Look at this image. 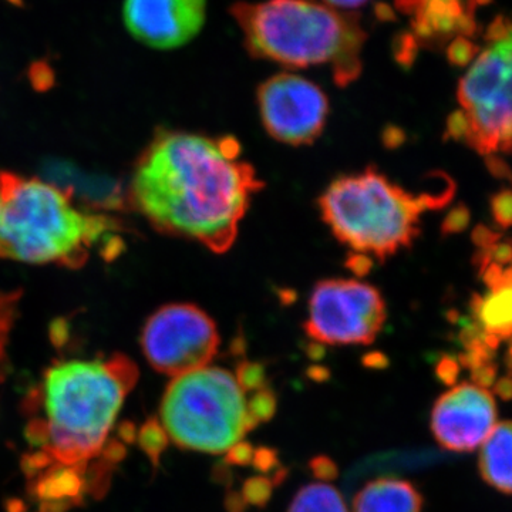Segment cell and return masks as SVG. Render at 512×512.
<instances>
[{
	"label": "cell",
	"mask_w": 512,
	"mask_h": 512,
	"mask_svg": "<svg viewBox=\"0 0 512 512\" xmlns=\"http://www.w3.org/2000/svg\"><path fill=\"white\" fill-rule=\"evenodd\" d=\"M484 298L481 295H478V293H473V296H471L470 303H468V306H470L471 315H473V319L477 320L478 322V316H480L481 308H483Z\"/></svg>",
	"instance_id": "41"
},
{
	"label": "cell",
	"mask_w": 512,
	"mask_h": 512,
	"mask_svg": "<svg viewBox=\"0 0 512 512\" xmlns=\"http://www.w3.org/2000/svg\"><path fill=\"white\" fill-rule=\"evenodd\" d=\"M485 42L458 84L457 99L471 121L468 147L487 157L512 153V18L498 16Z\"/></svg>",
	"instance_id": "7"
},
{
	"label": "cell",
	"mask_w": 512,
	"mask_h": 512,
	"mask_svg": "<svg viewBox=\"0 0 512 512\" xmlns=\"http://www.w3.org/2000/svg\"><path fill=\"white\" fill-rule=\"evenodd\" d=\"M16 296L0 293V382L8 375L9 365L6 356L10 329L15 318Z\"/></svg>",
	"instance_id": "21"
},
{
	"label": "cell",
	"mask_w": 512,
	"mask_h": 512,
	"mask_svg": "<svg viewBox=\"0 0 512 512\" xmlns=\"http://www.w3.org/2000/svg\"><path fill=\"white\" fill-rule=\"evenodd\" d=\"M262 187L237 138L170 130L160 131L138 158L130 198L163 234L224 254Z\"/></svg>",
	"instance_id": "1"
},
{
	"label": "cell",
	"mask_w": 512,
	"mask_h": 512,
	"mask_svg": "<svg viewBox=\"0 0 512 512\" xmlns=\"http://www.w3.org/2000/svg\"><path fill=\"white\" fill-rule=\"evenodd\" d=\"M471 222V211L466 204L460 202L453 208L443 222H441V235L448 237V235L460 234L466 231Z\"/></svg>",
	"instance_id": "25"
},
{
	"label": "cell",
	"mask_w": 512,
	"mask_h": 512,
	"mask_svg": "<svg viewBox=\"0 0 512 512\" xmlns=\"http://www.w3.org/2000/svg\"><path fill=\"white\" fill-rule=\"evenodd\" d=\"M84 468L50 466L35 476L36 500L43 512H62L82 500L86 490Z\"/></svg>",
	"instance_id": "15"
},
{
	"label": "cell",
	"mask_w": 512,
	"mask_h": 512,
	"mask_svg": "<svg viewBox=\"0 0 512 512\" xmlns=\"http://www.w3.org/2000/svg\"><path fill=\"white\" fill-rule=\"evenodd\" d=\"M256 101L266 133L288 146H311L328 123V96L298 74L269 77L258 87Z\"/></svg>",
	"instance_id": "10"
},
{
	"label": "cell",
	"mask_w": 512,
	"mask_h": 512,
	"mask_svg": "<svg viewBox=\"0 0 512 512\" xmlns=\"http://www.w3.org/2000/svg\"><path fill=\"white\" fill-rule=\"evenodd\" d=\"M278 407V397L272 387L256 390L251 399L247 400L248 426L254 430L261 423L274 419Z\"/></svg>",
	"instance_id": "20"
},
{
	"label": "cell",
	"mask_w": 512,
	"mask_h": 512,
	"mask_svg": "<svg viewBox=\"0 0 512 512\" xmlns=\"http://www.w3.org/2000/svg\"><path fill=\"white\" fill-rule=\"evenodd\" d=\"M217 323L194 303H170L148 318L141 348L151 367L167 376H183L207 367L217 356Z\"/></svg>",
	"instance_id": "9"
},
{
	"label": "cell",
	"mask_w": 512,
	"mask_h": 512,
	"mask_svg": "<svg viewBox=\"0 0 512 512\" xmlns=\"http://www.w3.org/2000/svg\"><path fill=\"white\" fill-rule=\"evenodd\" d=\"M491 256L495 264L501 266L512 264V238L491 247Z\"/></svg>",
	"instance_id": "35"
},
{
	"label": "cell",
	"mask_w": 512,
	"mask_h": 512,
	"mask_svg": "<svg viewBox=\"0 0 512 512\" xmlns=\"http://www.w3.org/2000/svg\"><path fill=\"white\" fill-rule=\"evenodd\" d=\"M237 382L244 393L256 392V390L268 387L265 367L261 363L242 362L237 367Z\"/></svg>",
	"instance_id": "23"
},
{
	"label": "cell",
	"mask_w": 512,
	"mask_h": 512,
	"mask_svg": "<svg viewBox=\"0 0 512 512\" xmlns=\"http://www.w3.org/2000/svg\"><path fill=\"white\" fill-rule=\"evenodd\" d=\"M478 53H480V47L468 42L467 39L453 40L447 50L448 62L453 66L466 67L473 62Z\"/></svg>",
	"instance_id": "27"
},
{
	"label": "cell",
	"mask_w": 512,
	"mask_h": 512,
	"mask_svg": "<svg viewBox=\"0 0 512 512\" xmlns=\"http://www.w3.org/2000/svg\"><path fill=\"white\" fill-rule=\"evenodd\" d=\"M497 373V365L487 363V365L471 370V380H473V384H476V386L487 390L488 387H493L495 382H497Z\"/></svg>",
	"instance_id": "33"
},
{
	"label": "cell",
	"mask_w": 512,
	"mask_h": 512,
	"mask_svg": "<svg viewBox=\"0 0 512 512\" xmlns=\"http://www.w3.org/2000/svg\"><path fill=\"white\" fill-rule=\"evenodd\" d=\"M288 512H349L338 488L325 483L303 485L295 494Z\"/></svg>",
	"instance_id": "17"
},
{
	"label": "cell",
	"mask_w": 512,
	"mask_h": 512,
	"mask_svg": "<svg viewBox=\"0 0 512 512\" xmlns=\"http://www.w3.org/2000/svg\"><path fill=\"white\" fill-rule=\"evenodd\" d=\"M229 12L256 59L288 69L328 66L340 87L362 73L366 32L356 13L315 0L238 2Z\"/></svg>",
	"instance_id": "3"
},
{
	"label": "cell",
	"mask_w": 512,
	"mask_h": 512,
	"mask_svg": "<svg viewBox=\"0 0 512 512\" xmlns=\"http://www.w3.org/2000/svg\"><path fill=\"white\" fill-rule=\"evenodd\" d=\"M511 339H512V336H511Z\"/></svg>",
	"instance_id": "45"
},
{
	"label": "cell",
	"mask_w": 512,
	"mask_h": 512,
	"mask_svg": "<svg viewBox=\"0 0 512 512\" xmlns=\"http://www.w3.org/2000/svg\"><path fill=\"white\" fill-rule=\"evenodd\" d=\"M254 451L252 444L241 441V443L235 444L234 447L229 448L227 457H225V464H227L228 467H247L249 464H252Z\"/></svg>",
	"instance_id": "31"
},
{
	"label": "cell",
	"mask_w": 512,
	"mask_h": 512,
	"mask_svg": "<svg viewBox=\"0 0 512 512\" xmlns=\"http://www.w3.org/2000/svg\"><path fill=\"white\" fill-rule=\"evenodd\" d=\"M490 211L498 228H512V190L503 188L490 198Z\"/></svg>",
	"instance_id": "24"
},
{
	"label": "cell",
	"mask_w": 512,
	"mask_h": 512,
	"mask_svg": "<svg viewBox=\"0 0 512 512\" xmlns=\"http://www.w3.org/2000/svg\"><path fill=\"white\" fill-rule=\"evenodd\" d=\"M446 316H447L448 322H451V323H458V322H460V319H461L460 313H458L456 311V309H451V311H448L446 313Z\"/></svg>",
	"instance_id": "43"
},
{
	"label": "cell",
	"mask_w": 512,
	"mask_h": 512,
	"mask_svg": "<svg viewBox=\"0 0 512 512\" xmlns=\"http://www.w3.org/2000/svg\"><path fill=\"white\" fill-rule=\"evenodd\" d=\"M478 470L494 490L512 494V421L495 424L481 446Z\"/></svg>",
	"instance_id": "16"
},
{
	"label": "cell",
	"mask_w": 512,
	"mask_h": 512,
	"mask_svg": "<svg viewBox=\"0 0 512 512\" xmlns=\"http://www.w3.org/2000/svg\"><path fill=\"white\" fill-rule=\"evenodd\" d=\"M252 464H254L255 470L262 474H274L279 468L284 467L279 463L278 451L271 447L256 448Z\"/></svg>",
	"instance_id": "28"
},
{
	"label": "cell",
	"mask_w": 512,
	"mask_h": 512,
	"mask_svg": "<svg viewBox=\"0 0 512 512\" xmlns=\"http://www.w3.org/2000/svg\"><path fill=\"white\" fill-rule=\"evenodd\" d=\"M471 136V121L464 110H456L448 116L444 141H464L467 144Z\"/></svg>",
	"instance_id": "26"
},
{
	"label": "cell",
	"mask_w": 512,
	"mask_h": 512,
	"mask_svg": "<svg viewBox=\"0 0 512 512\" xmlns=\"http://www.w3.org/2000/svg\"><path fill=\"white\" fill-rule=\"evenodd\" d=\"M3 204V191H2V180H0V211H2Z\"/></svg>",
	"instance_id": "44"
},
{
	"label": "cell",
	"mask_w": 512,
	"mask_h": 512,
	"mask_svg": "<svg viewBox=\"0 0 512 512\" xmlns=\"http://www.w3.org/2000/svg\"><path fill=\"white\" fill-rule=\"evenodd\" d=\"M424 498L416 485L403 478L369 481L353 498L352 512H421Z\"/></svg>",
	"instance_id": "14"
},
{
	"label": "cell",
	"mask_w": 512,
	"mask_h": 512,
	"mask_svg": "<svg viewBox=\"0 0 512 512\" xmlns=\"http://www.w3.org/2000/svg\"><path fill=\"white\" fill-rule=\"evenodd\" d=\"M123 16L138 42L158 50L177 49L204 28L207 0H126Z\"/></svg>",
	"instance_id": "12"
},
{
	"label": "cell",
	"mask_w": 512,
	"mask_h": 512,
	"mask_svg": "<svg viewBox=\"0 0 512 512\" xmlns=\"http://www.w3.org/2000/svg\"><path fill=\"white\" fill-rule=\"evenodd\" d=\"M485 167H487L488 173L497 180L512 183V168L503 158L490 154L485 157Z\"/></svg>",
	"instance_id": "34"
},
{
	"label": "cell",
	"mask_w": 512,
	"mask_h": 512,
	"mask_svg": "<svg viewBox=\"0 0 512 512\" xmlns=\"http://www.w3.org/2000/svg\"><path fill=\"white\" fill-rule=\"evenodd\" d=\"M319 210L340 244L367 261L384 262L412 248L429 207L423 194L414 195L369 167L333 180L320 195Z\"/></svg>",
	"instance_id": "5"
},
{
	"label": "cell",
	"mask_w": 512,
	"mask_h": 512,
	"mask_svg": "<svg viewBox=\"0 0 512 512\" xmlns=\"http://www.w3.org/2000/svg\"><path fill=\"white\" fill-rule=\"evenodd\" d=\"M504 271L503 266L491 262L490 266L485 269L481 278H483L484 284L488 286L490 291H494L498 285H500L501 279H503Z\"/></svg>",
	"instance_id": "36"
},
{
	"label": "cell",
	"mask_w": 512,
	"mask_h": 512,
	"mask_svg": "<svg viewBox=\"0 0 512 512\" xmlns=\"http://www.w3.org/2000/svg\"><path fill=\"white\" fill-rule=\"evenodd\" d=\"M137 366L128 357L70 360L47 370L43 383L45 419L29 424L28 437L40 453L23 467L36 476L50 466L87 470L101 456L127 393L136 386Z\"/></svg>",
	"instance_id": "2"
},
{
	"label": "cell",
	"mask_w": 512,
	"mask_h": 512,
	"mask_svg": "<svg viewBox=\"0 0 512 512\" xmlns=\"http://www.w3.org/2000/svg\"><path fill=\"white\" fill-rule=\"evenodd\" d=\"M478 322L487 333L512 328V286H498L490 291L484 298Z\"/></svg>",
	"instance_id": "18"
},
{
	"label": "cell",
	"mask_w": 512,
	"mask_h": 512,
	"mask_svg": "<svg viewBox=\"0 0 512 512\" xmlns=\"http://www.w3.org/2000/svg\"><path fill=\"white\" fill-rule=\"evenodd\" d=\"M370 0H323L325 5L336 10H345V12L353 13L356 10L365 6Z\"/></svg>",
	"instance_id": "37"
},
{
	"label": "cell",
	"mask_w": 512,
	"mask_h": 512,
	"mask_svg": "<svg viewBox=\"0 0 512 512\" xmlns=\"http://www.w3.org/2000/svg\"><path fill=\"white\" fill-rule=\"evenodd\" d=\"M387 320V306L376 286L356 279H325L312 289L306 335L330 346L372 345Z\"/></svg>",
	"instance_id": "8"
},
{
	"label": "cell",
	"mask_w": 512,
	"mask_h": 512,
	"mask_svg": "<svg viewBox=\"0 0 512 512\" xmlns=\"http://www.w3.org/2000/svg\"><path fill=\"white\" fill-rule=\"evenodd\" d=\"M471 261H473L474 268L477 269L478 276L483 275L485 269H487L491 262H493V256H491V248L478 249L476 254L473 255V259H471Z\"/></svg>",
	"instance_id": "38"
},
{
	"label": "cell",
	"mask_w": 512,
	"mask_h": 512,
	"mask_svg": "<svg viewBox=\"0 0 512 512\" xmlns=\"http://www.w3.org/2000/svg\"><path fill=\"white\" fill-rule=\"evenodd\" d=\"M309 470L313 477L323 481H332L339 476L338 464L328 456H316L309 461Z\"/></svg>",
	"instance_id": "30"
},
{
	"label": "cell",
	"mask_w": 512,
	"mask_h": 512,
	"mask_svg": "<svg viewBox=\"0 0 512 512\" xmlns=\"http://www.w3.org/2000/svg\"><path fill=\"white\" fill-rule=\"evenodd\" d=\"M494 394L500 397L504 402H510L512 400V377H501L494 384Z\"/></svg>",
	"instance_id": "39"
},
{
	"label": "cell",
	"mask_w": 512,
	"mask_h": 512,
	"mask_svg": "<svg viewBox=\"0 0 512 512\" xmlns=\"http://www.w3.org/2000/svg\"><path fill=\"white\" fill-rule=\"evenodd\" d=\"M487 2L490 0H396L397 9L409 18L414 35L400 43L397 59L404 66L412 64L417 40L431 46L473 36L477 9Z\"/></svg>",
	"instance_id": "13"
},
{
	"label": "cell",
	"mask_w": 512,
	"mask_h": 512,
	"mask_svg": "<svg viewBox=\"0 0 512 512\" xmlns=\"http://www.w3.org/2000/svg\"><path fill=\"white\" fill-rule=\"evenodd\" d=\"M437 379L448 387L456 386L460 375V363L456 356L444 355L436 366Z\"/></svg>",
	"instance_id": "29"
},
{
	"label": "cell",
	"mask_w": 512,
	"mask_h": 512,
	"mask_svg": "<svg viewBox=\"0 0 512 512\" xmlns=\"http://www.w3.org/2000/svg\"><path fill=\"white\" fill-rule=\"evenodd\" d=\"M497 424V404L488 390L461 383L441 394L431 410V431L441 447L470 453L483 446Z\"/></svg>",
	"instance_id": "11"
},
{
	"label": "cell",
	"mask_w": 512,
	"mask_h": 512,
	"mask_svg": "<svg viewBox=\"0 0 512 512\" xmlns=\"http://www.w3.org/2000/svg\"><path fill=\"white\" fill-rule=\"evenodd\" d=\"M274 477L258 476L251 477L242 485L241 497L247 505L264 508L271 501L276 487Z\"/></svg>",
	"instance_id": "22"
},
{
	"label": "cell",
	"mask_w": 512,
	"mask_h": 512,
	"mask_svg": "<svg viewBox=\"0 0 512 512\" xmlns=\"http://www.w3.org/2000/svg\"><path fill=\"white\" fill-rule=\"evenodd\" d=\"M0 256L28 264L79 266L116 228L103 215L87 214L55 185L0 173Z\"/></svg>",
	"instance_id": "4"
},
{
	"label": "cell",
	"mask_w": 512,
	"mask_h": 512,
	"mask_svg": "<svg viewBox=\"0 0 512 512\" xmlns=\"http://www.w3.org/2000/svg\"><path fill=\"white\" fill-rule=\"evenodd\" d=\"M137 443L141 450L150 458L154 468L160 464V458L163 456L165 448L170 443L167 431L164 430L163 424L157 417H150L146 423L141 426L137 433Z\"/></svg>",
	"instance_id": "19"
},
{
	"label": "cell",
	"mask_w": 512,
	"mask_h": 512,
	"mask_svg": "<svg viewBox=\"0 0 512 512\" xmlns=\"http://www.w3.org/2000/svg\"><path fill=\"white\" fill-rule=\"evenodd\" d=\"M471 241L478 249H487L494 247L501 242V232L488 228L487 225L478 224L471 232Z\"/></svg>",
	"instance_id": "32"
},
{
	"label": "cell",
	"mask_w": 512,
	"mask_h": 512,
	"mask_svg": "<svg viewBox=\"0 0 512 512\" xmlns=\"http://www.w3.org/2000/svg\"><path fill=\"white\" fill-rule=\"evenodd\" d=\"M161 424L175 446L198 453H227L249 433L247 397L222 367L174 377L160 406Z\"/></svg>",
	"instance_id": "6"
},
{
	"label": "cell",
	"mask_w": 512,
	"mask_h": 512,
	"mask_svg": "<svg viewBox=\"0 0 512 512\" xmlns=\"http://www.w3.org/2000/svg\"><path fill=\"white\" fill-rule=\"evenodd\" d=\"M225 507L228 512H245L247 511V504L242 500L241 494L235 491H228L227 498H225Z\"/></svg>",
	"instance_id": "40"
},
{
	"label": "cell",
	"mask_w": 512,
	"mask_h": 512,
	"mask_svg": "<svg viewBox=\"0 0 512 512\" xmlns=\"http://www.w3.org/2000/svg\"><path fill=\"white\" fill-rule=\"evenodd\" d=\"M483 342L488 349L493 350V352H495V350L498 349V346H500L501 339L498 338L497 335H494V333L485 332L483 336Z\"/></svg>",
	"instance_id": "42"
}]
</instances>
